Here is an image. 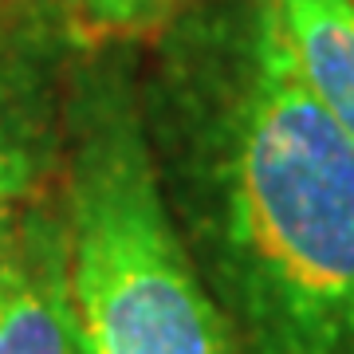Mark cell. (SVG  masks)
Returning <instances> with one entry per match:
<instances>
[{
    "mask_svg": "<svg viewBox=\"0 0 354 354\" xmlns=\"http://www.w3.org/2000/svg\"><path fill=\"white\" fill-rule=\"evenodd\" d=\"M315 102L354 138V0H260Z\"/></svg>",
    "mask_w": 354,
    "mask_h": 354,
    "instance_id": "5",
    "label": "cell"
},
{
    "mask_svg": "<svg viewBox=\"0 0 354 354\" xmlns=\"http://www.w3.org/2000/svg\"><path fill=\"white\" fill-rule=\"evenodd\" d=\"M138 83L232 354H354V138L295 75L268 8H181Z\"/></svg>",
    "mask_w": 354,
    "mask_h": 354,
    "instance_id": "1",
    "label": "cell"
},
{
    "mask_svg": "<svg viewBox=\"0 0 354 354\" xmlns=\"http://www.w3.org/2000/svg\"><path fill=\"white\" fill-rule=\"evenodd\" d=\"M0 354H91L71 295L55 193L0 213Z\"/></svg>",
    "mask_w": 354,
    "mask_h": 354,
    "instance_id": "4",
    "label": "cell"
},
{
    "mask_svg": "<svg viewBox=\"0 0 354 354\" xmlns=\"http://www.w3.org/2000/svg\"><path fill=\"white\" fill-rule=\"evenodd\" d=\"M64 44L55 16L0 0V213L51 189L64 158Z\"/></svg>",
    "mask_w": 354,
    "mask_h": 354,
    "instance_id": "3",
    "label": "cell"
},
{
    "mask_svg": "<svg viewBox=\"0 0 354 354\" xmlns=\"http://www.w3.org/2000/svg\"><path fill=\"white\" fill-rule=\"evenodd\" d=\"M59 205L91 354H232L165 201L127 55H95L67 75Z\"/></svg>",
    "mask_w": 354,
    "mask_h": 354,
    "instance_id": "2",
    "label": "cell"
},
{
    "mask_svg": "<svg viewBox=\"0 0 354 354\" xmlns=\"http://www.w3.org/2000/svg\"><path fill=\"white\" fill-rule=\"evenodd\" d=\"M71 16V28L87 36H138L150 28H162L189 0H59Z\"/></svg>",
    "mask_w": 354,
    "mask_h": 354,
    "instance_id": "6",
    "label": "cell"
}]
</instances>
